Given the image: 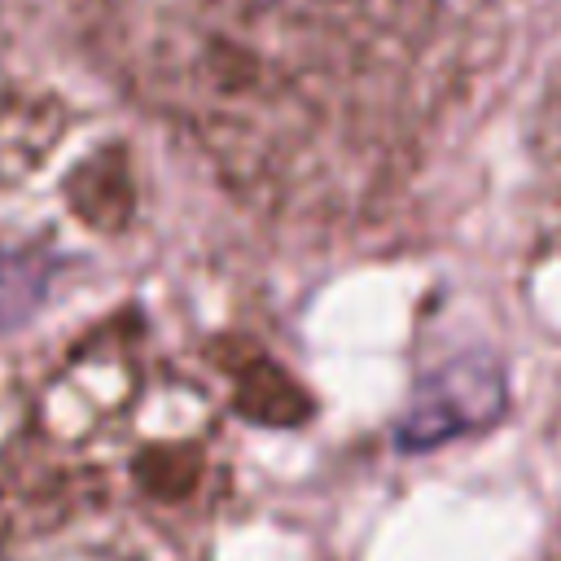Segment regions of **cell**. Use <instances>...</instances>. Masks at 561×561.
<instances>
[{
    "label": "cell",
    "mask_w": 561,
    "mask_h": 561,
    "mask_svg": "<svg viewBox=\"0 0 561 561\" xmlns=\"http://www.w3.org/2000/svg\"><path fill=\"white\" fill-rule=\"evenodd\" d=\"M35 298H39V276H35L26 263L4 259V263H0V329L13 324Z\"/></svg>",
    "instance_id": "obj_3"
},
{
    "label": "cell",
    "mask_w": 561,
    "mask_h": 561,
    "mask_svg": "<svg viewBox=\"0 0 561 561\" xmlns=\"http://www.w3.org/2000/svg\"><path fill=\"white\" fill-rule=\"evenodd\" d=\"M118 79L224 175L342 206L408 167L456 66V0H83Z\"/></svg>",
    "instance_id": "obj_1"
},
{
    "label": "cell",
    "mask_w": 561,
    "mask_h": 561,
    "mask_svg": "<svg viewBox=\"0 0 561 561\" xmlns=\"http://www.w3.org/2000/svg\"><path fill=\"white\" fill-rule=\"evenodd\" d=\"M539 153H543V167H548V184H552V206L561 215V83L548 101V123L539 131Z\"/></svg>",
    "instance_id": "obj_4"
},
{
    "label": "cell",
    "mask_w": 561,
    "mask_h": 561,
    "mask_svg": "<svg viewBox=\"0 0 561 561\" xmlns=\"http://www.w3.org/2000/svg\"><path fill=\"white\" fill-rule=\"evenodd\" d=\"M504 408H508V386H504L500 364L486 355H460V359L434 368L416 386V394L394 430V443L403 451H430L447 438L486 430L491 421L504 416Z\"/></svg>",
    "instance_id": "obj_2"
}]
</instances>
